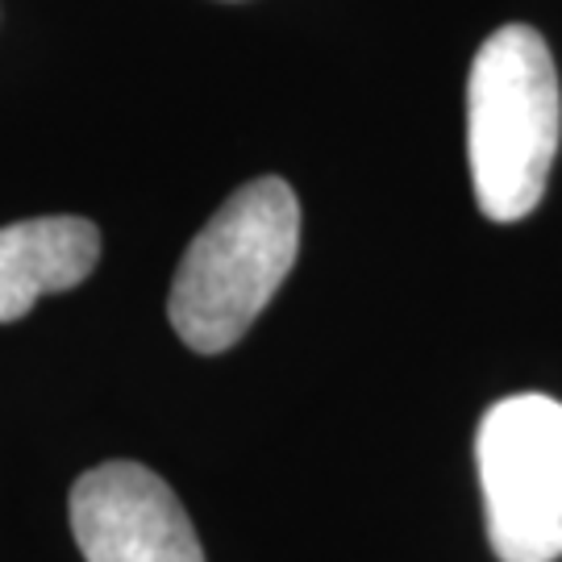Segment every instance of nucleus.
I'll return each mask as SVG.
<instances>
[{
    "label": "nucleus",
    "instance_id": "20e7f679",
    "mask_svg": "<svg viewBox=\"0 0 562 562\" xmlns=\"http://www.w3.org/2000/svg\"><path fill=\"white\" fill-rule=\"evenodd\" d=\"M83 562H204L176 492L142 462L83 471L67 501Z\"/></svg>",
    "mask_w": 562,
    "mask_h": 562
},
{
    "label": "nucleus",
    "instance_id": "7ed1b4c3",
    "mask_svg": "<svg viewBox=\"0 0 562 562\" xmlns=\"http://www.w3.org/2000/svg\"><path fill=\"white\" fill-rule=\"evenodd\" d=\"M487 542L501 562L562 559V401H496L475 434Z\"/></svg>",
    "mask_w": 562,
    "mask_h": 562
},
{
    "label": "nucleus",
    "instance_id": "f03ea898",
    "mask_svg": "<svg viewBox=\"0 0 562 562\" xmlns=\"http://www.w3.org/2000/svg\"><path fill=\"white\" fill-rule=\"evenodd\" d=\"M301 250V201L280 176L238 188L176 267L167 317L196 355H222L255 325Z\"/></svg>",
    "mask_w": 562,
    "mask_h": 562
},
{
    "label": "nucleus",
    "instance_id": "f257e3e1",
    "mask_svg": "<svg viewBox=\"0 0 562 562\" xmlns=\"http://www.w3.org/2000/svg\"><path fill=\"white\" fill-rule=\"evenodd\" d=\"M562 92L538 30L504 25L467 76V159L483 217L521 222L546 196L559 155Z\"/></svg>",
    "mask_w": 562,
    "mask_h": 562
},
{
    "label": "nucleus",
    "instance_id": "39448f33",
    "mask_svg": "<svg viewBox=\"0 0 562 562\" xmlns=\"http://www.w3.org/2000/svg\"><path fill=\"white\" fill-rule=\"evenodd\" d=\"M101 229L83 217H34L0 229V322H21L42 296L88 280Z\"/></svg>",
    "mask_w": 562,
    "mask_h": 562
}]
</instances>
